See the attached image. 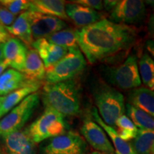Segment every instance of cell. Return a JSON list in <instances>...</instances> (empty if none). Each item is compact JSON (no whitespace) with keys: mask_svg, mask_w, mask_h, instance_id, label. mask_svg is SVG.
Here are the masks:
<instances>
[{"mask_svg":"<svg viewBox=\"0 0 154 154\" xmlns=\"http://www.w3.org/2000/svg\"><path fill=\"white\" fill-rule=\"evenodd\" d=\"M75 36L78 47L91 63L128 49L136 38L134 28L106 19L75 30Z\"/></svg>","mask_w":154,"mask_h":154,"instance_id":"cell-1","label":"cell"},{"mask_svg":"<svg viewBox=\"0 0 154 154\" xmlns=\"http://www.w3.org/2000/svg\"><path fill=\"white\" fill-rule=\"evenodd\" d=\"M42 101L45 109L49 108L64 116H74L80 112L79 88L72 79L46 84L43 88Z\"/></svg>","mask_w":154,"mask_h":154,"instance_id":"cell-2","label":"cell"},{"mask_svg":"<svg viewBox=\"0 0 154 154\" xmlns=\"http://www.w3.org/2000/svg\"><path fill=\"white\" fill-rule=\"evenodd\" d=\"M94 97L102 121L108 126H115L117 119L125 113L123 94L106 84H101L94 90Z\"/></svg>","mask_w":154,"mask_h":154,"instance_id":"cell-3","label":"cell"},{"mask_svg":"<svg viewBox=\"0 0 154 154\" xmlns=\"http://www.w3.org/2000/svg\"><path fill=\"white\" fill-rule=\"evenodd\" d=\"M66 128L64 116L57 111L46 108L43 114L26 129L34 143H38L47 138L64 134Z\"/></svg>","mask_w":154,"mask_h":154,"instance_id":"cell-4","label":"cell"},{"mask_svg":"<svg viewBox=\"0 0 154 154\" xmlns=\"http://www.w3.org/2000/svg\"><path fill=\"white\" fill-rule=\"evenodd\" d=\"M86 61L79 48L68 50L62 59L46 69L47 84L71 80L85 69Z\"/></svg>","mask_w":154,"mask_h":154,"instance_id":"cell-5","label":"cell"},{"mask_svg":"<svg viewBox=\"0 0 154 154\" xmlns=\"http://www.w3.org/2000/svg\"><path fill=\"white\" fill-rule=\"evenodd\" d=\"M39 103V96L33 93L26 96L0 120V137L21 130L31 118Z\"/></svg>","mask_w":154,"mask_h":154,"instance_id":"cell-6","label":"cell"},{"mask_svg":"<svg viewBox=\"0 0 154 154\" xmlns=\"http://www.w3.org/2000/svg\"><path fill=\"white\" fill-rule=\"evenodd\" d=\"M106 76L111 84L122 89L138 88L141 84V81L137 58L135 55H130L120 66L107 68Z\"/></svg>","mask_w":154,"mask_h":154,"instance_id":"cell-7","label":"cell"},{"mask_svg":"<svg viewBox=\"0 0 154 154\" xmlns=\"http://www.w3.org/2000/svg\"><path fill=\"white\" fill-rule=\"evenodd\" d=\"M86 151V141L74 131L52 138L42 149L44 154H85Z\"/></svg>","mask_w":154,"mask_h":154,"instance_id":"cell-8","label":"cell"},{"mask_svg":"<svg viewBox=\"0 0 154 154\" xmlns=\"http://www.w3.org/2000/svg\"><path fill=\"white\" fill-rule=\"evenodd\" d=\"M146 9L140 0H121L111 11V22L116 24H134L143 21Z\"/></svg>","mask_w":154,"mask_h":154,"instance_id":"cell-9","label":"cell"},{"mask_svg":"<svg viewBox=\"0 0 154 154\" xmlns=\"http://www.w3.org/2000/svg\"><path fill=\"white\" fill-rule=\"evenodd\" d=\"M33 40L46 38L55 32L66 28V24L62 19L56 17L44 15L29 11Z\"/></svg>","mask_w":154,"mask_h":154,"instance_id":"cell-10","label":"cell"},{"mask_svg":"<svg viewBox=\"0 0 154 154\" xmlns=\"http://www.w3.org/2000/svg\"><path fill=\"white\" fill-rule=\"evenodd\" d=\"M81 132L94 149L101 151L102 153H115L114 149L108 139L104 131L92 119L86 118L84 121Z\"/></svg>","mask_w":154,"mask_h":154,"instance_id":"cell-11","label":"cell"},{"mask_svg":"<svg viewBox=\"0 0 154 154\" xmlns=\"http://www.w3.org/2000/svg\"><path fill=\"white\" fill-rule=\"evenodd\" d=\"M27 51L26 46L17 38H10L3 44L4 60L19 72L24 70Z\"/></svg>","mask_w":154,"mask_h":154,"instance_id":"cell-12","label":"cell"},{"mask_svg":"<svg viewBox=\"0 0 154 154\" xmlns=\"http://www.w3.org/2000/svg\"><path fill=\"white\" fill-rule=\"evenodd\" d=\"M32 46L37 51L46 69L62 59L68 52V49L51 43L45 38L35 40Z\"/></svg>","mask_w":154,"mask_h":154,"instance_id":"cell-13","label":"cell"},{"mask_svg":"<svg viewBox=\"0 0 154 154\" xmlns=\"http://www.w3.org/2000/svg\"><path fill=\"white\" fill-rule=\"evenodd\" d=\"M11 153L16 154H36L35 143L26 129L12 132L2 138Z\"/></svg>","mask_w":154,"mask_h":154,"instance_id":"cell-14","label":"cell"},{"mask_svg":"<svg viewBox=\"0 0 154 154\" xmlns=\"http://www.w3.org/2000/svg\"><path fill=\"white\" fill-rule=\"evenodd\" d=\"M65 11L68 18L72 19L76 26L82 27L101 20V16L96 10L76 3L65 5Z\"/></svg>","mask_w":154,"mask_h":154,"instance_id":"cell-15","label":"cell"},{"mask_svg":"<svg viewBox=\"0 0 154 154\" xmlns=\"http://www.w3.org/2000/svg\"><path fill=\"white\" fill-rule=\"evenodd\" d=\"M34 83L38 82L29 80L22 72L15 69H7L0 76V96L8 95L19 88Z\"/></svg>","mask_w":154,"mask_h":154,"instance_id":"cell-16","label":"cell"},{"mask_svg":"<svg viewBox=\"0 0 154 154\" xmlns=\"http://www.w3.org/2000/svg\"><path fill=\"white\" fill-rule=\"evenodd\" d=\"M128 103L153 117L154 93L153 90L145 87L134 88L128 96Z\"/></svg>","mask_w":154,"mask_h":154,"instance_id":"cell-17","label":"cell"},{"mask_svg":"<svg viewBox=\"0 0 154 154\" xmlns=\"http://www.w3.org/2000/svg\"><path fill=\"white\" fill-rule=\"evenodd\" d=\"M44 15L56 17L62 20L68 19L65 11V2L61 0L30 1L29 10Z\"/></svg>","mask_w":154,"mask_h":154,"instance_id":"cell-18","label":"cell"},{"mask_svg":"<svg viewBox=\"0 0 154 154\" xmlns=\"http://www.w3.org/2000/svg\"><path fill=\"white\" fill-rule=\"evenodd\" d=\"M22 74L34 82H38L45 78L46 69L35 49L28 50Z\"/></svg>","mask_w":154,"mask_h":154,"instance_id":"cell-19","label":"cell"},{"mask_svg":"<svg viewBox=\"0 0 154 154\" xmlns=\"http://www.w3.org/2000/svg\"><path fill=\"white\" fill-rule=\"evenodd\" d=\"M91 115L94 121L103 128V130L105 131L109 136V137L111 138L113 146L115 148V154H137L134 151V148L132 147L131 144L121 139L113 127L108 126L102 121L96 108H94L91 111Z\"/></svg>","mask_w":154,"mask_h":154,"instance_id":"cell-20","label":"cell"},{"mask_svg":"<svg viewBox=\"0 0 154 154\" xmlns=\"http://www.w3.org/2000/svg\"><path fill=\"white\" fill-rule=\"evenodd\" d=\"M9 34L16 36L25 45H32L34 40L32 35L29 11H24L16 18L11 26L5 27Z\"/></svg>","mask_w":154,"mask_h":154,"instance_id":"cell-21","label":"cell"},{"mask_svg":"<svg viewBox=\"0 0 154 154\" xmlns=\"http://www.w3.org/2000/svg\"><path fill=\"white\" fill-rule=\"evenodd\" d=\"M39 86L38 83H34V84L19 88L8 95L5 96L2 105L1 110H0V119L9 113L13 108L20 103L26 96L35 93V91L38 89Z\"/></svg>","mask_w":154,"mask_h":154,"instance_id":"cell-22","label":"cell"},{"mask_svg":"<svg viewBox=\"0 0 154 154\" xmlns=\"http://www.w3.org/2000/svg\"><path fill=\"white\" fill-rule=\"evenodd\" d=\"M125 112L128 115V118L132 121L133 124L140 130L153 131L154 120L153 117L140 110L133 106L127 103L125 106Z\"/></svg>","mask_w":154,"mask_h":154,"instance_id":"cell-23","label":"cell"},{"mask_svg":"<svg viewBox=\"0 0 154 154\" xmlns=\"http://www.w3.org/2000/svg\"><path fill=\"white\" fill-rule=\"evenodd\" d=\"M131 146L137 154H154L153 131L138 129Z\"/></svg>","mask_w":154,"mask_h":154,"instance_id":"cell-24","label":"cell"},{"mask_svg":"<svg viewBox=\"0 0 154 154\" xmlns=\"http://www.w3.org/2000/svg\"><path fill=\"white\" fill-rule=\"evenodd\" d=\"M45 38L48 42L68 50L79 48L75 36V30L72 29H64L48 36Z\"/></svg>","mask_w":154,"mask_h":154,"instance_id":"cell-25","label":"cell"},{"mask_svg":"<svg viewBox=\"0 0 154 154\" xmlns=\"http://www.w3.org/2000/svg\"><path fill=\"white\" fill-rule=\"evenodd\" d=\"M138 72L143 83L151 90L154 88V62L147 54L142 56L138 63Z\"/></svg>","mask_w":154,"mask_h":154,"instance_id":"cell-26","label":"cell"},{"mask_svg":"<svg viewBox=\"0 0 154 154\" xmlns=\"http://www.w3.org/2000/svg\"><path fill=\"white\" fill-rule=\"evenodd\" d=\"M116 126L119 128L116 132L121 139L128 142V140L134 139L136 138L138 129L127 116L124 114L121 116L117 119Z\"/></svg>","mask_w":154,"mask_h":154,"instance_id":"cell-27","label":"cell"},{"mask_svg":"<svg viewBox=\"0 0 154 154\" xmlns=\"http://www.w3.org/2000/svg\"><path fill=\"white\" fill-rule=\"evenodd\" d=\"M0 5L16 16L29 10L30 1L26 0H0Z\"/></svg>","mask_w":154,"mask_h":154,"instance_id":"cell-28","label":"cell"},{"mask_svg":"<svg viewBox=\"0 0 154 154\" xmlns=\"http://www.w3.org/2000/svg\"><path fill=\"white\" fill-rule=\"evenodd\" d=\"M16 19V16L0 5V24L5 27L11 26Z\"/></svg>","mask_w":154,"mask_h":154,"instance_id":"cell-29","label":"cell"},{"mask_svg":"<svg viewBox=\"0 0 154 154\" xmlns=\"http://www.w3.org/2000/svg\"><path fill=\"white\" fill-rule=\"evenodd\" d=\"M73 3L78 4L84 7H88L92 9H97V10H102L103 9V2L100 0H77L73 1Z\"/></svg>","mask_w":154,"mask_h":154,"instance_id":"cell-30","label":"cell"},{"mask_svg":"<svg viewBox=\"0 0 154 154\" xmlns=\"http://www.w3.org/2000/svg\"><path fill=\"white\" fill-rule=\"evenodd\" d=\"M9 38H10V34L8 33L5 26L0 24V45L5 44Z\"/></svg>","mask_w":154,"mask_h":154,"instance_id":"cell-31","label":"cell"},{"mask_svg":"<svg viewBox=\"0 0 154 154\" xmlns=\"http://www.w3.org/2000/svg\"><path fill=\"white\" fill-rule=\"evenodd\" d=\"M117 2H118V1H107L106 0V1L103 2V6L107 11H111L116 5Z\"/></svg>","mask_w":154,"mask_h":154,"instance_id":"cell-32","label":"cell"},{"mask_svg":"<svg viewBox=\"0 0 154 154\" xmlns=\"http://www.w3.org/2000/svg\"><path fill=\"white\" fill-rule=\"evenodd\" d=\"M8 66H9L8 63L6 62L5 61H2V62L0 63V76H1V74L5 72Z\"/></svg>","mask_w":154,"mask_h":154,"instance_id":"cell-33","label":"cell"},{"mask_svg":"<svg viewBox=\"0 0 154 154\" xmlns=\"http://www.w3.org/2000/svg\"><path fill=\"white\" fill-rule=\"evenodd\" d=\"M4 60V54H3V44L0 45V63Z\"/></svg>","mask_w":154,"mask_h":154,"instance_id":"cell-34","label":"cell"},{"mask_svg":"<svg viewBox=\"0 0 154 154\" xmlns=\"http://www.w3.org/2000/svg\"><path fill=\"white\" fill-rule=\"evenodd\" d=\"M4 99H5V96H0V110H1V107L2 105Z\"/></svg>","mask_w":154,"mask_h":154,"instance_id":"cell-35","label":"cell"},{"mask_svg":"<svg viewBox=\"0 0 154 154\" xmlns=\"http://www.w3.org/2000/svg\"><path fill=\"white\" fill-rule=\"evenodd\" d=\"M91 154H101V153H98V152H93V153H91Z\"/></svg>","mask_w":154,"mask_h":154,"instance_id":"cell-36","label":"cell"},{"mask_svg":"<svg viewBox=\"0 0 154 154\" xmlns=\"http://www.w3.org/2000/svg\"><path fill=\"white\" fill-rule=\"evenodd\" d=\"M0 154H3V153H2V151L1 148H0Z\"/></svg>","mask_w":154,"mask_h":154,"instance_id":"cell-37","label":"cell"},{"mask_svg":"<svg viewBox=\"0 0 154 154\" xmlns=\"http://www.w3.org/2000/svg\"><path fill=\"white\" fill-rule=\"evenodd\" d=\"M8 154H16V153H11V152H9Z\"/></svg>","mask_w":154,"mask_h":154,"instance_id":"cell-38","label":"cell"},{"mask_svg":"<svg viewBox=\"0 0 154 154\" xmlns=\"http://www.w3.org/2000/svg\"><path fill=\"white\" fill-rule=\"evenodd\" d=\"M101 154H109V153H101ZM112 154H115V153H112Z\"/></svg>","mask_w":154,"mask_h":154,"instance_id":"cell-39","label":"cell"}]
</instances>
